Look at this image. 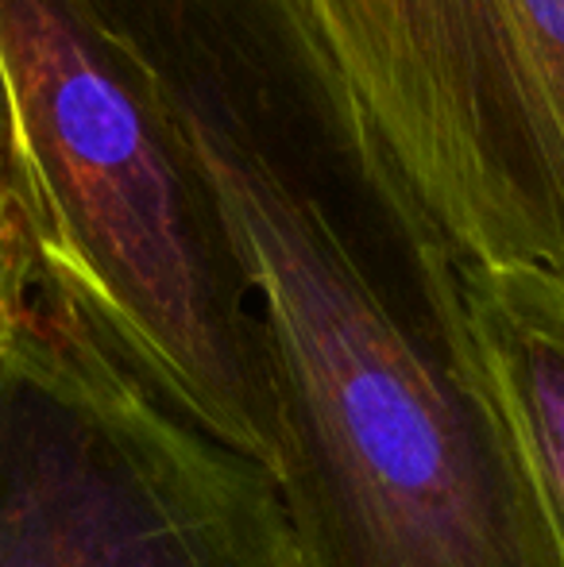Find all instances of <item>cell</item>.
<instances>
[{"label": "cell", "mask_w": 564, "mask_h": 567, "mask_svg": "<svg viewBox=\"0 0 564 567\" xmlns=\"http://www.w3.org/2000/svg\"><path fill=\"white\" fill-rule=\"evenodd\" d=\"M464 267L564 282V0H298Z\"/></svg>", "instance_id": "cell-4"}, {"label": "cell", "mask_w": 564, "mask_h": 567, "mask_svg": "<svg viewBox=\"0 0 564 567\" xmlns=\"http://www.w3.org/2000/svg\"><path fill=\"white\" fill-rule=\"evenodd\" d=\"M39 278H43V262H39L35 220H31L28 171H23L20 132H16L12 97L0 66V359L28 317Z\"/></svg>", "instance_id": "cell-6"}, {"label": "cell", "mask_w": 564, "mask_h": 567, "mask_svg": "<svg viewBox=\"0 0 564 567\" xmlns=\"http://www.w3.org/2000/svg\"><path fill=\"white\" fill-rule=\"evenodd\" d=\"M464 286L564 564V282L519 267H464Z\"/></svg>", "instance_id": "cell-5"}, {"label": "cell", "mask_w": 564, "mask_h": 567, "mask_svg": "<svg viewBox=\"0 0 564 567\" xmlns=\"http://www.w3.org/2000/svg\"><path fill=\"white\" fill-rule=\"evenodd\" d=\"M202 158L271 367L301 567H564L464 262L298 0H101Z\"/></svg>", "instance_id": "cell-1"}, {"label": "cell", "mask_w": 564, "mask_h": 567, "mask_svg": "<svg viewBox=\"0 0 564 567\" xmlns=\"http://www.w3.org/2000/svg\"><path fill=\"white\" fill-rule=\"evenodd\" d=\"M43 275L205 436L275 475L256 293L155 66L101 0H0Z\"/></svg>", "instance_id": "cell-2"}, {"label": "cell", "mask_w": 564, "mask_h": 567, "mask_svg": "<svg viewBox=\"0 0 564 567\" xmlns=\"http://www.w3.org/2000/svg\"><path fill=\"white\" fill-rule=\"evenodd\" d=\"M0 567H301L279 486L39 278L0 359Z\"/></svg>", "instance_id": "cell-3"}]
</instances>
